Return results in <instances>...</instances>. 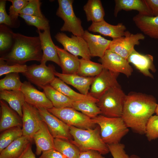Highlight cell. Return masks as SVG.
<instances>
[{"instance_id": "14", "label": "cell", "mask_w": 158, "mask_h": 158, "mask_svg": "<svg viewBox=\"0 0 158 158\" xmlns=\"http://www.w3.org/2000/svg\"><path fill=\"white\" fill-rule=\"evenodd\" d=\"M99 61L104 68L114 73H123L128 77L131 75L133 71L127 59L109 49L106 51Z\"/></svg>"}, {"instance_id": "48", "label": "cell", "mask_w": 158, "mask_h": 158, "mask_svg": "<svg viewBox=\"0 0 158 158\" xmlns=\"http://www.w3.org/2000/svg\"><path fill=\"white\" fill-rule=\"evenodd\" d=\"M155 113L156 114V115L158 116V104H157L155 110Z\"/></svg>"}, {"instance_id": "16", "label": "cell", "mask_w": 158, "mask_h": 158, "mask_svg": "<svg viewBox=\"0 0 158 158\" xmlns=\"http://www.w3.org/2000/svg\"><path fill=\"white\" fill-rule=\"evenodd\" d=\"M127 60L144 75L153 78L150 71L154 73L156 71L153 63V56L149 54L144 55L137 51L134 49Z\"/></svg>"}, {"instance_id": "40", "label": "cell", "mask_w": 158, "mask_h": 158, "mask_svg": "<svg viewBox=\"0 0 158 158\" xmlns=\"http://www.w3.org/2000/svg\"><path fill=\"white\" fill-rule=\"evenodd\" d=\"M41 4L39 0H29L28 4L21 11L20 14L44 17L40 9Z\"/></svg>"}, {"instance_id": "36", "label": "cell", "mask_w": 158, "mask_h": 158, "mask_svg": "<svg viewBox=\"0 0 158 158\" xmlns=\"http://www.w3.org/2000/svg\"><path fill=\"white\" fill-rule=\"evenodd\" d=\"M14 32L6 25L0 26V51L2 53L9 50L13 42Z\"/></svg>"}, {"instance_id": "23", "label": "cell", "mask_w": 158, "mask_h": 158, "mask_svg": "<svg viewBox=\"0 0 158 158\" xmlns=\"http://www.w3.org/2000/svg\"><path fill=\"white\" fill-rule=\"evenodd\" d=\"M0 131L15 127L22 126V119L17 113L9 107L4 101L0 100Z\"/></svg>"}, {"instance_id": "17", "label": "cell", "mask_w": 158, "mask_h": 158, "mask_svg": "<svg viewBox=\"0 0 158 158\" xmlns=\"http://www.w3.org/2000/svg\"><path fill=\"white\" fill-rule=\"evenodd\" d=\"M50 28L43 32L38 30L40 38L43 56L41 63L46 64L48 61H51L60 66L61 64L56 45L54 43L51 36Z\"/></svg>"}, {"instance_id": "1", "label": "cell", "mask_w": 158, "mask_h": 158, "mask_svg": "<svg viewBox=\"0 0 158 158\" xmlns=\"http://www.w3.org/2000/svg\"><path fill=\"white\" fill-rule=\"evenodd\" d=\"M157 104L152 95L130 93L125 96L121 117L128 128L140 134H145L147 122L155 113Z\"/></svg>"}, {"instance_id": "7", "label": "cell", "mask_w": 158, "mask_h": 158, "mask_svg": "<svg viewBox=\"0 0 158 158\" xmlns=\"http://www.w3.org/2000/svg\"><path fill=\"white\" fill-rule=\"evenodd\" d=\"M51 114L70 126L84 129H93L96 126L91 119L72 107L47 109Z\"/></svg>"}, {"instance_id": "50", "label": "cell", "mask_w": 158, "mask_h": 158, "mask_svg": "<svg viewBox=\"0 0 158 158\" xmlns=\"http://www.w3.org/2000/svg\"><path fill=\"white\" fill-rule=\"evenodd\" d=\"M0 158H2L1 157H0Z\"/></svg>"}, {"instance_id": "12", "label": "cell", "mask_w": 158, "mask_h": 158, "mask_svg": "<svg viewBox=\"0 0 158 158\" xmlns=\"http://www.w3.org/2000/svg\"><path fill=\"white\" fill-rule=\"evenodd\" d=\"M119 74L104 68L101 72L95 77L89 94L98 99L110 88L119 85L117 81Z\"/></svg>"}, {"instance_id": "3", "label": "cell", "mask_w": 158, "mask_h": 158, "mask_svg": "<svg viewBox=\"0 0 158 158\" xmlns=\"http://www.w3.org/2000/svg\"><path fill=\"white\" fill-rule=\"evenodd\" d=\"M70 132L73 140H69L80 152L94 150L102 155L109 152L107 145L102 140L99 126L93 129H84L70 126Z\"/></svg>"}, {"instance_id": "46", "label": "cell", "mask_w": 158, "mask_h": 158, "mask_svg": "<svg viewBox=\"0 0 158 158\" xmlns=\"http://www.w3.org/2000/svg\"><path fill=\"white\" fill-rule=\"evenodd\" d=\"M153 16H158V0H145Z\"/></svg>"}, {"instance_id": "9", "label": "cell", "mask_w": 158, "mask_h": 158, "mask_svg": "<svg viewBox=\"0 0 158 158\" xmlns=\"http://www.w3.org/2000/svg\"><path fill=\"white\" fill-rule=\"evenodd\" d=\"M56 40L63 46L64 49L71 54L82 58L90 60L91 56L87 44L82 37L71 35L69 37L63 32L55 36Z\"/></svg>"}, {"instance_id": "29", "label": "cell", "mask_w": 158, "mask_h": 158, "mask_svg": "<svg viewBox=\"0 0 158 158\" xmlns=\"http://www.w3.org/2000/svg\"><path fill=\"white\" fill-rule=\"evenodd\" d=\"M42 89L54 107L56 108H72L73 101L50 84L44 86Z\"/></svg>"}, {"instance_id": "45", "label": "cell", "mask_w": 158, "mask_h": 158, "mask_svg": "<svg viewBox=\"0 0 158 158\" xmlns=\"http://www.w3.org/2000/svg\"><path fill=\"white\" fill-rule=\"evenodd\" d=\"M78 158H106L98 151L89 150L80 152Z\"/></svg>"}, {"instance_id": "10", "label": "cell", "mask_w": 158, "mask_h": 158, "mask_svg": "<svg viewBox=\"0 0 158 158\" xmlns=\"http://www.w3.org/2000/svg\"><path fill=\"white\" fill-rule=\"evenodd\" d=\"M42 120L47 124L49 131L54 138L67 140L73 138L70 132V126L49 112L47 109L37 108Z\"/></svg>"}, {"instance_id": "24", "label": "cell", "mask_w": 158, "mask_h": 158, "mask_svg": "<svg viewBox=\"0 0 158 158\" xmlns=\"http://www.w3.org/2000/svg\"><path fill=\"white\" fill-rule=\"evenodd\" d=\"M114 15L116 17L119 12L122 10H136L139 14L153 16L145 0H115Z\"/></svg>"}, {"instance_id": "2", "label": "cell", "mask_w": 158, "mask_h": 158, "mask_svg": "<svg viewBox=\"0 0 158 158\" xmlns=\"http://www.w3.org/2000/svg\"><path fill=\"white\" fill-rule=\"evenodd\" d=\"M13 39L8 52L0 58L9 65L24 64L31 61L41 62L43 52L39 36L29 37L14 33Z\"/></svg>"}, {"instance_id": "39", "label": "cell", "mask_w": 158, "mask_h": 158, "mask_svg": "<svg viewBox=\"0 0 158 158\" xmlns=\"http://www.w3.org/2000/svg\"><path fill=\"white\" fill-rule=\"evenodd\" d=\"M145 134L149 141L158 138V116L152 115L148 120Z\"/></svg>"}, {"instance_id": "19", "label": "cell", "mask_w": 158, "mask_h": 158, "mask_svg": "<svg viewBox=\"0 0 158 158\" xmlns=\"http://www.w3.org/2000/svg\"><path fill=\"white\" fill-rule=\"evenodd\" d=\"M126 29L122 23L114 25L108 23L104 20L99 22H92L88 29L90 31L111 37L113 40L124 36Z\"/></svg>"}, {"instance_id": "22", "label": "cell", "mask_w": 158, "mask_h": 158, "mask_svg": "<svg viewBox=\"0 0 158 158\" xmlns=\"http://www.w3.org/2000/svg\"><path fill=\"white\" fill-rule=\"evenodd\" d=\"M136 27L144 34L158 39V16H150L138 13L133 17Z\"/></svg>"}, {"instance_id": "31", "label": "cell", "mask_w": 158, "mask_h": 158, "mask_svg": "<svg viewBox=\"0 0 158 158\" xmlns=\"http://www.w3.org/2000/svg\"><path fill=\"white\" fill-rule=\"evenodd\" d=\"M80 64L77 74L85 77H95L104 69L101 63H96L90 60L82 58L79 59Z\"/></svg>"}, {"instance_id": "49", "label": "cell", "mask_w": 158, "mask_h": 158, "mask_svg": "<svg viewBox=\"0 0 158 158\" xmlns=\"http://www.w3.org/2000/svg\"><path fill=\"white\" fill-rule=\"evenodd\" d=\"M129 158H139L138 157H136L135 156L133 155L132 156L129 157Z\"/></svg>"}, {"instance_id": "42", "label": "cell", "mask_w": 158, "mask_h": 158, "mask_svg": "<svg viewBox=\"0 0 158 158\" xmlns=\"http://www.w3.org/2000/svg\"><path fill=\"white\" fill-rule=\"evenodd\" d=\"M107 145L113 158H129L125 150L124 145L119 143Z\"/></svg>"}, {"instance_id": "15", "label": "cell", "mask_w": 158, "mask_h": 158, "mask_svg": "<svg viewBox=\"0 0 158 158\" xmlns=\"http://www.w3.org/2000/svg\"><path fill=\"white\" fill-rule=\"evenodd\" d=\"M20 90L24 95L25 102L37 108L42 107L48 109L53 107L45 93L37 90L30 82H24Z\"/></svg>"}, {"instance_id": "38", "label": "cell", "mask_w": 158, "mask_h": 158, "mask_svg": "<svg viewBox=\"0 0 158 158\" xmlns=\"http://www.w3.org/2000/svg\"><path fill=\"white\" fill-rule=\"evenodd\" d=\"M28 66L25 64H15L9 65L4 60L0 58V76L11 73L25 72Z\"/></svg>"}, {"instance_id": "26", "label": "cell", "mask_w": 158, "mask_h": 158, "mask_svg": "<svg viewBox=\"0 0 158 158\" xmlns=\"http://www.w3.org/2000/svg\"><path fill=\"white\" fill-rule=\"evenodd\" d=\"M0 99L6 102L10 107L22 118V107L25 102L24 95L20 90H0Z\"/></svg>"}, {"instance_id": "33", "label": "cell", "mask_w": 158, "mask_h": 158, "mask_svg": "<svg viewBox=\"0 0 158 158\" xmlns=\"http://www.w3.org/2000/svg\"><path fill=\"white\" fill-rule=\"evenodd\" d=\"M72 108L91 118H95L101 112L96 103L90 101L83 100L73 102Z\"/></svg>"}, {"instance_id": "35", "label": "cell", "mask_w": 158, "mask_h": 158, "mask_svg": "<svg viewBox=\"0 0 158 158\" xmlns=\"http://www.w3.org/2000/svg\"><path fill=\"white\" fill-rule=\"evenodd\" d=\"M22 85L18 73H9L0 80V90H20Z\"/></svg>"}, {"instance_id": "30", "label": "cell", "mask_w": 158, "mask_h": 158, "mask_svg": "<svg viewBox=\"0 0 158 158\" xmlns=\"http://www.w3.org/2000/svg\"><path fill=\"white\" fill-rule=\"evenodd\" d=\"M83 8L87 21L97 22L104 20L105 12L100 0H89Z\"/></svg>"}, {"instance_id": "8", "label": "cell", "mask_w": 158, "mask_h": 158, "mask_svg": "<svg viewBox=\"0 0 158 158\" xmlns=\"http://www.w3.org/2000/svg\"><path fill=\"white\" fill-rule=\"evenodd\" d=\"M55 71L54 66L51 64L47 66L46 64H34L28 66L27 71L23 74L29 82L42 89L55 78Z\"/></svg>"}, {"instance_id": "28", "label": "cell", "mask_w": 158, "mask_h": 158, "mask_svg": "<svg viewBox=\"0 0 158 158\" xmlns=\"http://www.w3.org/2000/svg\"><path fill=\"white\" fill-rule=\"evenodd\" d=\"M32 140L29 137L23 135L1 152L0 157L2 158H18Z\"/></svg>"}, {"instance_id": "20", "label": "cell", "mask_w": 158, "mask_h": 158, "mask_svg": "<svg viewBox=\"0 0 158 158\" xmlns=\"http://www.w3.org/2000/svg\"><path fill=\"white\" fill-rule=\"evenodd\" d=\"M54 74L66 83L71 85L80 93L84 95H89L90 86L95 77H85L77 74H64L56 71Z\"/></svg>"}, {"instance_id": "18", "label": "cell", "mask_w": 158, "mask_h": 158, "mask_svg": "<svg viewBox=\"0 0 158 158\" xmlns=\"http://www.w3.org/2000/svg\"><path fill=\"white\" fill-rule=\"evenodd\" d=\"M82 37L86 42L91 56L102 58L108 49L111 40L99 35H95L85 30Z\"/></svg>"}, {"instance_id": "5", "label": "cell", "mask_w": 158, "mask_h": 158, "mask_svg": "<svg viewBox=\"0 0 158 158\" xmlns=\"http://www.w3.org/2000/svg\"><path fill=\"white\" fill-rule=\"evenodd\" d=\"M126 96L120 85L108 90L98 99L96 103L101 114L109 117H121Z\"/></svg>"}, {"instance_id": "41", "label": "cell", "mask_w": 158, "mask_h": 158, "mask_svg": "<svg viewBox=\"0 0 158 158\" xmlns=\"http://www.w3.org/2000/svg\"><path fill=\"white\" fill-rule=\"evenodd\" d=\"M12 3L9 9V16L13 22L18 19L20 12L28 4V0H9Z\"/></svg>"}, {"instance_id": "4", "label": "cell", "mask_w": 158, "mask_h": 158, "mask_svg": "<svg viewBox=\"0 0 158 158\" xmlns=\"http://www.w3.org/2000/svg\"><path fill=\"white\" fill-rule=\"evenodd\" d=\"M100 127L101 138L107 145L119 143L129 129L121 117H109L99 115L91 118Z\"/></svg>"}, {"instance_id": "44", "label": "cell", "mask_w": 158, "mask_h": 158, "mask_svg": "<svg viewBox=\"0 0 158 158\" xmlns=\"http://www.w3.org/2000/svg\"><path fill=\"white\" fill-rule=\"evenodd\" d=\"M39 158H66L65 156L55 149L44 151Z\"/></svg>"}, {"instance_id": "25", "label": "cell", "mask_w": 158, "mask_h": 158, "mask_svg": "<svg viewBox=\"0 0 158 158\" xmlns=\"http://www.w3.org/2000/svg\"><path fill=\"white\" fill-rule=\"evenodd\" d=\"M62 73L64 74H77L79 64L78 56L74 55L64 49L56 45Z\"/></svg>"}, {"instance_id": "27", "label": "cell", "mask_w": 158, "mask_h": 158, "mask_svg": "<svg viewBox=\"0 0 158 158\" xmlns=\"http://www.w3.org/2000/svg\"><path fill=\"white\" fill-rule=\"evenodd\" d=\"M50 85L73 102L88 100L97 103L98 101V99L93 97L89 94L84 95L75 91L58 78L55 77Z\"/></svg>"}, {"instance_id": "43", "label": "cell", "mask_w": 158, "mask_h": 158, "mask_svg": "<svg viewBox=\"0 0 158 158\" xmlns=\"http://www.w3.org/2000/svg\"><path fill=\"white\" fill-rule=\"evenodd\" d=\"M6 0L0 1V24L11 27L13 25L14 23L6 12Z\"/></svg>"}, {"instance_id": "11", "label": "cell", "mask_w": 158, "mask_h": 158, "mask_svg": "<svg viewBox=\"0 0 158 158\" xmlns=\"http://www.w3.org/2000/svg\"><path fill=\"white\" fill-rule=\"evenodd\" d=\"M145 39V36L142 33L133 34L126 31L124 36L111 40L108 49L127 59L135 46L139 45V41Z\"/></svg>"}, {"instance_id": "37", "label": "cell", "mask_w": 158, "mask_h": 158, "mask_svg": "<svg viewBox=\"0 0 158 158\" xmlns=\"http://www.w3.org/2000/svg\"><path fill=\"white\" fill-rule=\"evenodd\" d=\"M19 16L23 19L28 25L34 26L38 30H43L50 28L48 20L44 17L20 14Z\"/></svg>"}, {"instance_id": "6", "label": "cell", "mask_w": 158, "mask_h": 158, "mask_svg": "<svg viewBox=\"0 0 158 158\" xmlns=\"http://www.w3.org/2000/svg\"><path fill=\"white\" fill-rule=\"evenodd\" d=\"M73 0H58L59 7L56 14L64 23L60 29L62 32H71L74 35L82 37L85 30L80 19L75 16L73 7Z\"/></svg>"}, {"instance_id": "32", "label": "cell", "mask_w": 158, "mask_h": 158, "mask_svg": "<svg viewBox=\"0 0 158 158\" xmlns=\"http://www.w3.org/2000/svg\"><path fill=\"white\" fill-rule=\"evenodd\" d=\"M54 144L55 149L64 155L66 158H78L80 151L69 140L54 138Z\"/></svg>"}, {"instance_id": "13", "label": "cell", "mask_w": 158, "mask_h": 158, "mask_svg": "<svg viewBox=\"0 0 158 158\" xmlns=\"http://www.w3.org/2000/svg\"><path fill=\"white\" fill-rule=\"evenodd\" d=\"M22 112L23 135L32 140L34 135L40 128L42 120L37 108L26 102L23 106Z\"/></svg>"}, {"instance_id": "21", "label": "cell", "mask_w": 158, "mask_h": 158, "mask_svg": "<svg viewBox=\"0 0 158 158\" xmlns=\"http://www.w3.org/2000/svg\"><path fill=\"white\" fill-rule=\"evenodd\" d=\"M54 138L50 133L47 124L42 120L39 129L34 134L33 139L36 146V154L40 155L43 151L55 149Z\"/></svg>"}, {"instance_id": "47", "label": "cell", "mask_w": 158, "mask_h": 158, "mask_svg": "<svg viewBox=\"0 0 158 158\" xmlns=\"http://www.w3.org/2000/svg\"><path fill=\"white\" fill-rule=\"evenodd\" d=\"M18 158H36L32 150L31 142L28 145L23 153Z\"/></svg>"}, {"instance_id": "34", "label": "cell", "mask_w": 158, "mask_h": 158, "mask_svg": "<svg viewBox=\"0 0 158 158\" xmlns=\"http://www.w3.org/2000/svg\"><path fill=\"white\" fill-rule=\"evenodd\" d=\"M22 135V128L20 126L11 128L2 132L0 135V152Z\"/></svg>"}]
</instances>
